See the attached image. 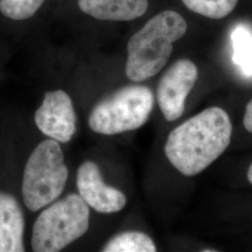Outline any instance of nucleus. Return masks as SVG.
<instances>
[{
	"mask_svg": "<svg viewBox=\"0 0 252 252\" xmlns=\"http://www.w3.org/2000/svg\"><path fill=\"white\" fill-rule=\"evenodd\" d=\"M77 187L82 200L96 212L116 213L126 206V194L105 183L94 162L81 163L77 173Z\"/></svg>",
	"mask_w": 252,
	"mask_h": 252,
	"instance_id": "obj_8",
	"label": "nucleus"
},
{
	"mask_svg": "<svg viewBox=\"0 0 252 252\" xmlns=\"http://www.w3.org/2000/svg\"><path fill=\"white\" fill-rule=\"evenodd\" d=\"M25 218L17 200L0 192V252H25Z\"/></svg>",
	"mask_w": 252,
	"mask_h": 252,
	"instance_id": "obj_9",
	"label": "nucleus"
},
{
	"mask_svg": "<svg viewBox=\"0 0 252 252\" xmlns=\"http://www.w3.org/2000/svg\"><path fill=\"white\" fill-rule=\"evenodd\" d=\"M79 8L94 18L103 21H132L148 9V0H78Z\"/></svg>",
	"mask_w": 252,
	"mask_h": 252,
	"instance_id": "obj_10",
	"label": "nucleus"
},
{
	"mask_svg": "<svg viewBox=\"0 0 252 252\" xmlns=\"http://www.w3.org/2000/svg\"><path fill=\"white\" fill-rule=\"evenodd\" d=\"M89 223V206L80 194H68L47 207L37 217L32 232V250L60 252L86 234Z\"/></svg>",
	"mask_w": 252,
	"mask_h": 252,
	"instance_id": "obj_3",
	"label": "nucleus"
},
{
	"mask_svg": "<svg viewBox=\"0 0 252 252\" xmlns=\"http://www.w3.org/2000/svg\"><path fill=\"white\" fill-rule=\"evenodd\" d=\"M45 0H0V12L7 18L23 21L31 18Z\"/></svg>",
	"mask_w": 252,
	"mask_h": 252,
	"instance_id": "obj_14",
	"label": "nucleus"
},
{
	"mask_svg": "<svg viewBox=\"0 0 252 252\" xmlns=\"http://www.w3.org/2000/svg\"><path fill=\"white\" fill-rule=\"evenodd\" d=\"M187 23L180 13L165 10L149 20L127 44L126 74L135 82L157 75L167 63L173 43L185 35Z\"/></svg>",
	"mask_w": 252,
	"mask_h": 252,
	"instance_id": "obj_2",
	"label": "nucleus"
},
{
	"mask_svg": "<svg viewBox=\"0 0 252 252\" xmlns=\"http://www.w3.org/2000/svg\"><path fill=\"white\" fill-rule=\"evenodd\" d=\"M157 251L153 239L138 231H128L113 236L103 247L104 252H154Z\"/></svg>",
	"mask_w": 252,
	"mask_h": 252,
	"instance_id": "obj_11",
	"label": "nucleus"
},
{
	"mask_svg": "<svg viewBox=\"0 0 252 252\" xmlns=\"http://www.w3.org/2000/svg\"><path fill=\"white\" fill-rule=\"evenodd\" d=\"M154 105L153 91L143 85H130L110 94L93 108L91 129L100 135H114L144 126Z\"/></svg>",
	"mask_w": 252,
	"mask_h": 252,
	"instance_id": "obj_5",
	"label": "nucleus"
},
{
	"mask_svg": "<svg viewBox=\"0 0 252 252\" xmlns=\"http://www.w3.org/2000/svg\"><path fill=\"white\" fill-rule=\"evenodd\" d=\"M234 54L233 62L245 76L252 77V33L244 26L235 27L231 33Z\"/></svg>",
	"mask_w": 252,
	"mask_h": 252,
	"instance_id": "obj_12",
	"label": "nucleus"
},
{
	"mask_svg": "<svg viewBox=\"0 0 252 252\" xmlns=\"http://www.w3.org/2000/svg\"><path fill=\"white\" fill-rule=\"evenodd\" d=\"M248 180L252 184V165L250 166V168H249V171H248Z\"/></svg>",
	"mask_w": 252,
	"mask_h": 252,
	"instance_id": "obj_16",
	"label": "nucleus"
},
{
	"mask_svg": "<svg viewBox=\"0 0 252 252\" xmlns=\"http://www.w3.org/2000/svg\"><path fill=\"white\" fill-rule=\"evenodd\" d=\"M198 78V70L189 59H180L162 75L157 89V99L167 122L181 117L185 103Z\"/></svg>",
	"mask_w": 252,
	"mask_h": 252,
	"instance_id": "obj_6",
	"label": "nucleus"
},
{
	"mask_svg": "<svg viewBox=\"0 0 252 252\" xmlns=\"http://www.w3.org/2000/svg\"><path fill=\"white\" fill-rule=\"evenodd\" d=\"M38 130L61 143L72 139L77 130V116L70 96L62 90L47 92L35 113Z\"/></svg>",
	"mask_w": 252,
	"mask_h": 252,
	"instance_id": "obj_7",
	"label": "nucleus"
},
{
	"mask_svg": "<svg viewBox=\"0 0 252 252\" xmlns=\"http://www.w3.org/2000/svg\"><path fill=\"white\" fill-rule=\"evenodd\" d=\"M243 124L246 130L252 134V98L247 105L244 114Z\"/></svg>",
	"mask_w": 252,
	"mask_h": 252,
	"instance_id": "obj_15",
	"label": "nucleus"
},
{
	"mask_svg": "<svg viewBox=\"0 0 252 252\" xmlns=\"http://www.w3.org/2000/svg\"><path fill=\"white\" fill-rule=\"evenodd\" d=\"M191 11L211 19L224 18L234 10L238 0H182Z\"/></svg>",
	"mask_w": 252,
	"mask_h": 252,
	"instance_id": "obj_13",
	"label": "nucleus"
},
{
	"mask_svg": "<svg viewBox=\"0 0 252 252\" xmlns=\"http://www.w3.org/2000/svg\"><path fill=\"white\" fill-rule=\"evenodd\" d=\"M68 178L63 151L49 138L37 145L27 160L22 185L27 208L37 211L52 204L63 192Z\"/></svg>",
	"mask_w": 252,
	"mask_h": 252,
	"instance_id": "obj_4",
	"label": "nucleus"
},
{
	"mask_svg": "<svg viewBox=\"0 0 252 252\" xmlns=\"http://www.w3.org/2000/svg\"><path fill=\"white\" fill-rule=\"evenodd\" d=\"M232 131L225 110L211 107L175 128L167 137L164 153L178 171L193 177L225 152Z\"/></svg>",
	"mask_w": 252,
	"mask_h": 252,
	"instance_id": "obj_1",
	"label": "nucleus"
}]
</instances>
